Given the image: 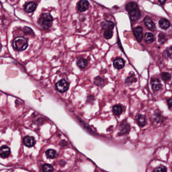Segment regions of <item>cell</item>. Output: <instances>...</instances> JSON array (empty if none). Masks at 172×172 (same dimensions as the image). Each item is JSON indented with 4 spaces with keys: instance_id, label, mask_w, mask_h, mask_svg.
<instances>
[{
    "instance_id": "cell-1",
    "label": "cell",
    "mask_w": 172,
    "mask_h": 172,
    "mask_svg": "<svg viewBox=\"0 0 172 172\" xmlns=\"http://www.w3.org/2000/svg\"><path fill=\"white\" fill-rule=\"evenodd\" d=\"M53 21V18L50 13H43L38 18V25L44 29H49L51 27Z\"/></svg>"
},
{
    "instance_id": "cell-2",
    "label": "cell",
    "mask_w": 172,
    "mask_h": 172,
    "mask_svg": "<svg viewBox=\"0 0 172 172\" xmlns=\"http://www.w3.org/2000/svg\"><path fill=\"white\" fill-rule=\"evenodd\" d=\"M13 46L17 51H24L27 48V40L26 38L22 36L17 37L13 40Z\"/></svg>"
},
{
    "instance_id": "cell-3",
    "label": "cell",
    "mask_w": 172,
    "mask_h": 172,
    "mask_svg": "<svg viewBox=\"0 0 172 172\" xmlns=\"http://www.w3.org/2000/svg\"><path fill=\"white\" fill-rule=\"evenodd\" d=\"M56 87L60 92L64 93L68 90L69 85L66 80H61L56 84Z\"/></svg>"
},
{
    "instance_id": "cell-4",
    "label": "cell",
    "mask_w": 172,
    "mask_h": 172,
    "mask_svg": "<svg viewBox=\"0 0 172 172\" xmlns=\"http://www.w3.org/2000/svg\"><path fill=\"white\" fill-rule=\"evenodd\" d=\"M133 33L138 42H141L143 39V29L140 26H137L133 29Z\"/></svg>"
},
{
    "instance_id": "cell-5",
    "label": "cell",
    "mask_w": 172,
    "mask_h": 172,
    "mask_svg": "<svg viewBox=\"0 0 172 172\" xmlns=\"http://www.w3.org/2000/svg\"><path fill=\"white\" fill-rule=\"evenodd\" d=\"M151 87L154 91H158L161 88V81L157 78H152L151 81Z\"/></svg>"
},
{
    "instance_id": "cell-6",
    "label": "cell",
    "mask_w": 172,
    "mask_h": 172,
    "mask_svg": "<svg viewBox=\"0 0 172 172\" xmlns=\"http://www.w3.org/2000/svg\"><path fill=\"white\" fill-rule=\"evenodd\" d=\"M144 23L148 29L152 31H155L156 29L155 24L153 20L149 17H146L144 19Z\"/></svg>"
},
{
    "instance_id": "cell-7",
    "label": "cell",
    "mask_w": 172,
    "mask_h": 172,
    "mask_svg": "<svg viewBox=\"0 0 172 172\" xmlns=\"http://www.w3.org/2000/svg\"><path fill=\"white\" fill-rule=\"evenodd\" d=\"M130 18L133 21H135L138 20L141 16V13L140 11L139 10L138 8L133 10L129 12Z\"/></svg>"
},
{
    "instance_id": "cell-8",
    "label": "cell",
    "mask_w": 172,
    "mask_h": 172,
    "mask_svg": "<svg viewBox=\"0 0 172 172\" xmlns=\"http://www.w3.org/2000/svg\"><path fill=\"white\" fill-rule=\"evenodd\" d=\"M89 7V3L87 0H80L78 4V9L81 12L87 10Z\"/></svg>"
},
{
    "instance_id": "cell-9",
    "label": "cell",
    "mask_w": 172,
    "mask_h": 172,
    "mask_svg": "<svg viewBox=\"0 0 172 172\" xmlns=\"http://www.w3.org/2000/svg\"><path fill=\"white\" fill-rule=\"evenodd\" d=\"M36 8V5L35 3L30 2L28 3L24 6V10L26 12L31 13L33 12Z\"/></svg>"
},
{
    "instance_id": "cell-10",
    "label": "cell",
    "mask_w": 172,
    "mask_h": 172,
    "mask_svg": "<svg viewBox=\"0 0 172 172\" xmlns=\"http://www.w3.org/2000/svg\"><path fill=\"white\" fill-rule=\"evenodd\" d=\"M23 143L26 147H32L35 145V141L33 137L26 136L24 138Z\"/></svg>"
},
{
    "instance_id": "cell-11",
    "label": "cell",
    "mask_w": 172,
    "mask_h": 172,
    "mask_svg": "<svg viewBox=\"0 0 172 172\" xmlns=\"http://www.w3.org/2000/svg\"><path fill=\"white\" fill-rule=\"evenodd\" d=\"M10 154V149L8 147L4 145L0 147V157L2 158L8 157Z\"/></svg>"
},
{
    "instance_id": "cell-12",
    "label": "cell",
    "mask_w": 172,
    "mask_h": 172,
    "mask_svg": "<svg viewBox=\"0 0 172 172\" xmlns=\"http://www.w3.org/2000/svg\"><path fill=\"white\" fill-rule=\"evenodd\" d=\"M113 65L116 69H122L125 66V61L123 59L118 57L114 61Z\"/></svg>"
},
{
    "instance_id": "cell-13",
    "label": "cell",
    "mask_w": 172,
    "mask_h": 172,
    "mask_svg": "<svg viewBox=\"0 0 172 172\" xmlns=\"http://www.w3.org/2000/svg\"><path fill=\"white\" fill-rule=\"evenodd\" d=\"M159 23L160 27L163 29H167L168 28L170 27V22L167 19L165 18L160 19Z\"/></svg>"
},
{
    "instance_id": "cell-14",
    "label": "cell",
    "mask_w": 172,
    "mask_h": 172,
    "mask_svg": "<svg viewBox=\"0 0 172 172\" xmlns=\"http://www.w3.org/2000/svg\"><path fill=\"white\" fill-rule=\"evenodd\" d=\"M136 120L138 124L141 127H143L146 124L147 121H146V118L145 117V116L141 115V114H138V115L136 116Z\"/></svg>"
},
{
    "instance_id": "cell-15",
    "label": "cell",
    "mask_w": 172,
    "mask_h": 172,
    "mask_svg": "<svg viewBox=\"0 0 172 172\" xmlns=\"http://www.w3.org/2000/svg\"><path fill=\"white\" fill-rule=\"evenodd\" d=\"M102 26L103 29L106 30L113 29L115 25L112 22L110 21H104L102 23Z\"/></svg>"
},
{
    "instance_id": "cell-16",
    "label": "cell",
    "mask_w": 172,
    "mask_h": 172,
    "mask_svg": "<svg viewBox=\"0 0 172 172\" xmlns=\"http://www.w3.org/2000/svg\"><path fill=\"white\" fill-rule=\"evenodd\" d=\"M137 8H138V5L136 3L134 2H131L128 3L126 6V10L128 12Z\"/></svg>"
},
{
    "instance_id": "cell-17",
    "label": "cell",
    "mask_w": 172,
    "mask_h": 172,
    "mask_svg": "<svg viewBox=\"0 0 172 172\" xmlns=\"http://www.w3.org/2000/svg\"><path fill=\"white\" fill-rule=\"evenodd\" d=\"M145 40L147 43L149 44L153 42L154 40V35L151 33H147L145 34Z\"/></svg>"
},
{
    "instance_id": "cell-18",
    "label": "cell",
    "mask_w": 172,
    "mask_h": 172,
    "mask_svg": "<svg viewBox=\"0 0 172 172\" xmlns=\"http://www.w3.org/2000/svg\"><path fill=\"white\" fill-rule=\"evenodd\" d=\"M120 128H121V130H120L121 133L125 134L129 131L130 128L129 125L127 123L123 122L120 126Z\"/></svg>"
},
{
    "instance_id": "cell-19",
    "label": "cell",
    "mask_w": 172,
    "mask_h": 172,
    "mask_svg": "<svg viewBox=\"0 0 172 172\" xmlns=\"http://www.w3.org/2000/svg\"><path fill=\"white\" fill-rule=\"evenodd\" d=\"M47 157L50 159H55L57 157V153L54 149H48L46 152Z\"/></svg>"
},
{
    "instance_id": "cell-20",
    "label": "cell",
    "mask_w": 172,
    "mask_h": 172,
    "mask_svg": "<svg viewBox=\"0 0 172 172\" xmlns=\"http://www.w3.org/2000/svg\"><path fill=\"white\" fill-rule=\"evenodd\" d=\"M113 111L114 113L116 115H120L123 111L122 108L120 105H115L113 107Z\"/></svg>"
},
{
    "instance_id": "cell-21",
    "label": "cell",
    "mask_w": 172,
    "mask_h": 172,
    "mask_svg": "<svg viewBox=\"0 0 172 172\" xmlns=\"http://www.w3.org/2000/svg\"><path fill=\"white\" fill-rule=\"evenodd\" d=\"M87 65V61L85 59L81 58L77 61V65L79 67L83 69L86 67Z\"/></svg>"
},
{
    "instance_id": "cell-22",
    "label": "cell",
    "mask_w": 172,
    "mask_h": 172,
    "mask_svg": "<svg viewBox=\"0 0 172 172\" xmlns=\"http://www.w3.org/2000/svg\"><path fill=\"white\" fill-rule=\"evenodd\" d=\"M94 83L98 86H102L104 84V80L100 77H96L94 78Z\"/></svg>"
},
{
    "instance_id": "cell-23",
    "label": "cell",
    "mask_w": 172,
    "mask_h": 172,
    "mask_svg": "<svg viewBox=\"0 0 172 172\" xmlns=\"http://www.w3.org/2000/svg\"><path fill=\"white\" fill-rule=\"evenodd\" d=\"M135 82H136V78L135 77L134 74L132 75H130L125 80L126 84H127L128 85L132 84L133 83Z\"/></svg>"
},
{
    "instance_id": "cell-24",
    "label": "cell",
    "mask_w": 172,
    "mask_h": 172,
    "mask_svg": "<svg viewBox=\"0 0 172 172\" xmlns=\"http://www.w3.org/2000/svg\"><path fill=\"white\" fill-rule=\"evenodd\" d=\"M42 170L44 172H52L54 171V168L49 164H45L42 167Z\"/></svg>"
},
{
    "instance_id": "cell-25",
    "label": "cell",
    "mask_w": 172,
    "mask_h": 172,
    "mask_svg": "<svg viewBox=\"0 0 172 172\" xmlns=\"http://www.w3.org/2000/svg\"><path fill=\"white\" fill-rule=\"evenodd\" d=\"M159 38V43L161 44H163L165 42H166V40L167 39L166 35L163 33H160L158 36Z\"/></svg>"
},
{
    "instance_id": "cell-26",
    "label": "cell",
    "mask_w": 172,
    "mask_h": 172,
    "mask_svg": "<svg viewBox=\"0 0 172 172\" xmlns=\"http://www.w3.org/2000/svg\"><path fill=\"white\" fill-rule=\"evenodd\" d=\"M161 78H162V79L165 81L168 82L171 79V75L168 73L165 72V73H161Z\"/></svg>"
},
{
    "instance_id": "cell-27",
    "label": "cell",
    "mask_w": 172,
    "mask_h": 172,
    "mask_svg": "<svg viewBox=\"0 0 172 172\" xmlns=\"http://www.w3.org/2000/svg\"><path fill=\"white\" fill-rule=\"evenodd\" d=\"M113 35V32L112 30H106L105 31L104 33V38L107 39H109L112 37Z\"/></svg>"
},
{
    "instance_id": "cell-28",
    "label": "cell",
    "mask_w": 172,
    "mask_h": 172,
    "mask_svg": "<svg viewBox=\"0 0 172 172\" xmlns=\"http://www.w3.org/2000/svg\"><path fill=\"white\" fill-rule=\"evenodd\" d=\"M153 172H167V169L164 166H159L156 168Z\"/></svg>"
},
{
    "instance_id": "cell-29",
    "label": "cell",
    "mask_w": 172,
    "mask_h": 172,
    "mask_svg": "<svg viewBox=\"0 0 172 172\" xmlns=\"http://www.w3.org/2000/svg\"><path fill=\"white\" fill-rule=\"evenodd\" d=\"M23 31L24 32L25 34H31V35H32V34H34L33 31L30 28L27 27V26H26L25 27H24Z\"/></svg>"
},
{
    "instance_id": "cell-30",
    "label": "cell",
    "mask_w": 172,
    "mask_h": 172,
    "mask_svg": "<svg viewBox=\"0 0 172 172\" xmlns=\"http://www.w3.org/2000/svg\"><path fill=\"white\" fill-rule=\"evenodd\" d=\"M167 102H168V106H169V107L170 108H171V107H172V98H170V99H168V100Z\"/></svg>"
},
{
    "instance_id": "cell-31",
    "label": "cell",
    "mask_w": 172,
    "mask_h": 172,
    "mask_svg": "<svg viewBox=\"0 0 172 172\" xmlns=\"http://www.w3.org/2000/svg\"><path fill=\"white\" fill-rule=\"evenodd\" d=\"M166 0H159V2L162 5H163L165 4V3L166 2Z\"/></svg>"
},
{
    "instance_id": "cell-32",
    "label": "cell",
    "mask_w": 172,
    "mask_h": 172,
    "mask_svg": "<svg viewBox=\"0 0 172 172\" xmlns=\"http://www.w3.org/2000/svg\"><path fill=\"white\" fill-rule=\"evenodd\" d=\"M1 49H2V45L0 43V51L1 50Z\"/></svg>"
}]
</instances>
